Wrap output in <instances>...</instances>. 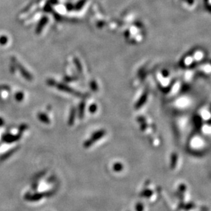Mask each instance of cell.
<instances>
[{
  "label": "cell",
  "mask_w": 211,
  "mask_h": 211,
  "mask_svg": "<svg viewBox=\"0 0 211 211\" xmlns=\"http://www.w3.org/2000/svg\"><path fill=\"white\" fill-rule=\"evenodd\" d=\"M137 210L138 211H142L143 210V205L142 204L139 203L137 204Z\"/></svg>",
  "instance_id": "obj_10"
},
{
  "label": "cell",
  "mask_w": 211,
  "mask_h": 211,
  "mask_svg": "<svg viewBox=\"0 0 211 211\" xmlns=\"http://www.w3.org/2000/svg\"><path fill=\"white\" fill-rule=\"evenodd\" d=\"M179 190L182 191V192H185V190H186V186H185V185L183 184L179 186Z\"/></svg>",
  "instance_id": "obj_9"
},
{
  "label": "cell",
  "mask_w": 211,
  "mask_h": 211,
  "mask_svg": "<svg viewBox=\"0 0 211 211\" xmlns=\"http://www.w3.org/2000/svg\"><path fill=\"white\" fill-rule=\"evenodd\" d=\"M97 110V107L95 105H93L90 107V111L91 113H94Z\"/></svg>",
  "instance_id": "obj_8"
},
{
  "label": "cell",
  "mask_w": 211,
  "mask_h": 211,
  "mask_svg": "<svg viewBox=\"0 0 211 211\" xmlns=\"http://www.w3.org/2000/svg\"><path fill=\"white\" fill-rule=\"evenodd\" d=\"M113 169L115 171H120L123 170V165L120 163H117L114 165Z\"/></svg>",
  "instance_id": "obj_4"
},
{
  "label": "cell",
  "mask_w": 211,
  "mask_h": 211,
  "mask_svg": "<svg viewBox=\"0 0 211 211\" xmlns=\"http://www.w3.org/2000/svg\"><path fill=\"white\" fill-rule=\"evenodd\" d=\"M75 116V110H73L71 113V116H70V125H72V124L73 123V122H74Z\"/></svg>",
  "instance_id": "obj_7"
},
{
  "label": "cell",
  "mask_w": 211,
  "mask_h": 211,
  "mask_svg": "<svg viewBox=\"0 0 211 211\" xmlns=\"http://www.w3.org/2000/svg\"><path fill=\"white\" fill-rule=\"evenodd\" d=\"M177 160H178V156H177L176 153H173L171 156V164H170V167L171 170H174L175 169Z\"/></svg>",
  "instance_id": "obj_2"
},
{
  "label": "cell",
  "mask_w": 211,
  "mask_h": 211,
  "mask_svg": "<svg viewBox=\"0 0 211 211\" xmlns=\"http://www.w3.org/2000/svg\"><path fill=\"white\" fill-rule=\"evenodd\" d=\"M84 107H85V105H84L83 103H82L80 105V107H79V116L80 118H83Z\"/></svg>",
  "instance_id": "obj_6"
},
{
  "label": "cell",
  "mask_w": 211,
  "mask_h": 211,
  "mask_svg": "<svg viewBox=\"0 0 211 211\" xmlns=\"http://www.w3.org/2000/svg\"><path fill=\"white\" fill-rule=\"evenodd\" d=\"M106 134V131L105 130H100L98 131L97 132H95V133L92 135V137L90 138V139L94 143L95 142H97V140L100 139V138H102L103 137H104V135Z\"/></svg>",
  "instance_id": "obj_1"
},
{
  "label": "cell",
  "mask_w": 211,
  "mask_h": 211,
  "mask_svg": "<svg viewBox=\"0 0 211 211\" xmlns=\"http://www.w3.org/2000/svg\"><path fill=\"white\" fill-rule=\"evenodd\" d=\"M152 194H153V191L148 189H146L143 191L142 193H141V196L142 197H146V198H149L150 197Z\"/></svg>",
  "instance_id": "obj_3"
},
{
  "label": "cell",
  "mask_w": 211,
  "mask_h": 211,
  "mask_svg": "<svg viewBox=\"0 0 211 211\" xmlns=\"http://www.w3.org/2000/svg\"><path fill=\"white\" fill-rule=\"evenodd\" d=\"M93 143H94V142H92V141L90 139H88L87 141H86L85 142H84V143H83V147H84V148H88L90 147L91 146L93 145Z\"/></svg>",
  "instance_id": "obj_5"
}]
</instances>
